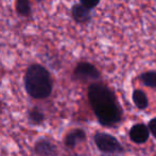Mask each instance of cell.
<instances>
[{
  "label": "cell",
  "mask_w": 156,
  "mask_h": 156,
  "mask_svg": "<svg viewBox=\"0 0 156 156\" xmlns=\"http://www.w3.org/2000/svg\"><path fill=\"white\" fill-rule=\"evenodd\" d=\"M88 99L98 121L103 126H116L122 119V109L115 93L100 83L88 88Z\"/></svg>",
  "instance_id": "obj_1"
},
{
  "label": "cell",
  "mask_w": 156,
  "mask_h": 156,
  "mask_svg": "<svg viewBox=\"0 0 156 156\" xmlns=\"http://www.w3.org/2000/svg\"><path fill=\"white\" fill-rule=\"evenodd\" d=\"M25 86L32 98H47L52 91V81L49 72L41 65H31L25 74Z\"/></svg>",
  "instance_id": "obj_2"
},
{
  "label": "cell",
  "mask_w": 156,
  "mask_h": 156,
  "mask_svg": "<svg viewBox=\"0 0 156 156\" xmlns=\"http://www.w3.org/2000/svg\"><path fill=\"white\" fill-rule=\"evenodd\" d=\"M94 142L98 149L103 153L116 154L123 152V147L121 146L117 138L106 133H97L94 135Z\"/></svg>",
  "instance_id": "obj_3"
},
{
  "label": "cell",
  "mask_w": 156,
  "mask_h": 156,
  "mask_svg": "<svg viewBox=\"0 0 156 156\" xmlns=\"http://www.w3.org/2000/svg\"><path fill=\"white\" fill-rule=\"evenodd\" d=\"M100 78V72L96 67L90 63L82 62L78 64L73 71L74 80L88 82V81H97Z\"/></svg>",
  "instance_id": "obj_4"
},
{
  "label": "cell",
  "mask_w": 156,
  "mask_h": 156,
  "mask_svg": "<svg viewBox=\"0 0 156 156\" xmlns=\"http://www.w3.org/2000/svg\"><path fill=\"white\" fill-rule=\"evenodd\" d=\"M150 131L144 123H137L129 129V138L135 144H144L149 139Z\"/></svg>",
  "instance_id": "obj_5"
},
{
  "label": "cell",
  "mask_w": 156,
  "mask_h": 156,
  "mask_svg": "<svg viewBox=\"0 0 156 156\" xmlns=\"http://www.w3.org/2000/svg\"><path fill=\"white\" fill-rule=\"evenodd\" d=\"M71 15L74 20L79 23H85L91 19L90 10L83 4H74L71 9Z\"/></svg>",
  "instance_id": "obj_6"
},
{
  "label": "cell",
  "mask_w": 156,
  "mask_h": 156,
  "mask_svg": "<svg viewBox=\"0 0 156 156\" xmlns=\"http://www.w3.org/2000/svg\"><path fill=\"white\" fill-rule=\"evenodd\" d=\"M55 147L47 139H41L35 144V152L39 156H52L55 154Z\"/></svg>",
  "instance_id": "obj_7"
},
{
  "label": "cell",
  "mask_w": 156,
  "mask_h": 156,
  "mask_svg": "<svg viewBox=\"0 0 156 156\" xmlns=\"http://www.w3.org/2000/svg\"><path fill=\"white\" fill-rule=\"evenodd\" d=\"M85 139V132L83 129H73L65 138V144L69 148H74L79 142Z\"/></svg>",
  "instance_id": "obj_8"
},
{
  "label": "cell",
  "mask_w": 156,
  "mask_h": 156,
  "mask_svg": "<svg viewBox=\"0 0 156 156\" xmlns=\"http://www.w3.org/2000/svg\"><path fill=\"white\" fill-rule=\"evenodd\" d=\"M133 101L137 108L139 109H146L149 105V101L146 94L140 89H136L133 91Z\"/></svg>",
  "instance_id": "obj_9"
},
{
  "label": "cell",
  "mask_w": 156,
  "mask_h": 156,
  "mask_svg": "<svg viewBox=\"0 0 156 156\" xmlns=\"http://www.w3.org/2000/svg\"><path fill=\"white\" fill-rule=\"evenodd\" d=\"M16 11L20 16H29L31 14V3L29 0H16Z\"/></svg>",
  "instance_id": "obj_10"
},
{
  "label": "cell",
  "mask_w": 156,
  "mask_h": 156,
  "mask_svg": "<svg viewBox=\"0 0 156 156\" xmlns=\"http://www.w3.org/2000/svg\"><path fill=\"white\" fill-rule=\"evenodd\" d=\"M139 78L140 81L144 83V85L148 87H152V88H156V71L144 72Z\"/></svg>",
  "instance_id": "obj_11"
},
{
  "label": "cell",
  "mask_w": 156,
  "mask_h": 156,
  "mask_svg": "<svg viewBox=\"0 0 156 156\" xmlns=\"http://www.w3.org/2000/svg\"><path fill=\"white\" fill-rule=\"evenodd\" d=\"M30 119H31L34 123H41L44 120V115L38 109H33L31 113H30Z\"/></svg>",
  "instance_id": "obj_12"
},
{
  "label": "cell",
  "mask_w": 156,
  "mask_h": 156,
  "mask_svg": "<svg viewBox=\"0 0 156 156\" xmlns=\"http://www.w3.org/2000/svg\"><path fill=\"white\" fill-rule=\"evenodd\" d=\"M80 1H81V4L86 6L87 9L93 10V9H94L99 3H100L101 0H80Z\"/></svg>",
  "instance_id": "obj_13"
},
{
  "label": "cell",
  "mask_w": 156,
  "mask_h": 156,
  "mask_svg": "<svg viewBox=\"0 0 156 156\" xmlns=\"http://www.w3.org/2000/svg\"><path fill=\"white\" fill-rule=\"evenodd\" d=\"M149 129H150L151 134H152L153 136L156 138V118H154V119H152L150 122H149Z\"/></svg>",
  "instance_id": "obj_14"
},
{
  "label": "cell",
  "mask_w": 156,
  "mask_h": 156,
  "mask_svg": "<svg viewBox=\"0 0 156 156\" xmlns=\"http://www.w3.org/2000/svg\"><path fill=\"white\" fill-rule=\"evenodd\" d=\"M68 156H81V155H78V154H72V155H68Z\"/></svg>",
  "instance_id": "obj_15"
},
{
  "label": "cell",
  "mask_w": 156,
  "mask_h": 156,
  "mask_svg": "<svg viewBox=\"0 0 156 156\" xmlns=\"http://www.w3.org/2000/svg\"><path fill=\"white\" fill-rule=\"evenodd\" d=\"M36 1H38V2H41V1H43V0H36Z\"/></svg>",
  "instance_id": "obj_16"
}]
</instances>
